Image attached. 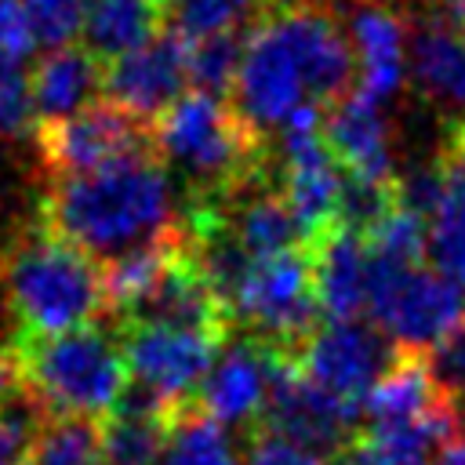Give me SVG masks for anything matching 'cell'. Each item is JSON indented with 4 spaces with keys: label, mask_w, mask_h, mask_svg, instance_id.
I'll return each mask as SVG.
<instances>
[{
    "label": "cell",
    "mask_w": 465,
    "mask_h": 465,
    "mask_svg": "<svg viewBox=\"0 0 465 465\" xmlns=\"http://www.w3.org/2000/svg\"><path fill=\"white\" fill-rule=\"evenodd\" d=\"M40 222L105 262L185 225L178 222L174 185L167 167L156 160V149L54 178L44 196Z\"/></svg>",
    "instance_id": "6da1fadb"
},
{
    "label": "cell",
    "mask_w": 465,
    "mask_h": 465,
    "mask_svg": "<svg viewBox=\"0 0 465 465\" xmlns=\"http://www.w3.org/2000/svg\"><path fill=\"white\" fill-rule=\"evenodd\" d=\"M0 272L18 338L62 334L105 309L102 269L44 222L18 232L11 247L0 251Z\"/></svg>",
    "instance_id": "7a4b0ae2"
},
{
    "label": "cell",
    "mask_w": 465,
    "mask_h": 465,
    "mask_svg": "<svg viewBox=\"0 0 465 465\" xmlns=\"http://www.w3.org/2000/svg\"><path fill=\"white\" fill-rule=\"evenodd\" d=\"M153 145L185 178L193 203H218L236 185L269 171L265 134L236 105L196 87L153 120Z\"/></svg>",
    "instance_id": "3957f363"
},
{
    "label": "cell",
    "mask_w": 465,
    "mask_h": 465,
    "mask_svg": "<svg viewBox=\"0 0 465 465\" xmlns=\"http://www.w3.org/2000/svg\"><path fill=\"white\" fill-rule=\"evenodd\" d=\"M15 352L22 389L54 418L113 414L131 385L124 345L91 323L47 338H15Z\"/></svg>",
    "instance_id": "277c9868"
},
{
    "label": "cell",
    "mask_w": 465,
    "mask_h": 465,
    "mask_svg": "<svg viewBox=\"0 0 465 465\" xmlns=\"http://www.w3.org/2000/svg\"><path fill=\"white\" fill-rule=\"evenodd\" d=\"M367 312L400 352L425 356L465 323V287L440 269L403 265L371 251Z\"/></svg>",
    "instance_id": "5b68a950"
},
{
    "label": "cell",
    "mask_w": 465,
    "mask_h": 465,
    "mask_svg": "<svg viewBox=\"0 0 465 465\" xmlns=\"http://www.w3.org/2000/svg\"><path fill=\"white\" fill-rule=\"evenodd\" d=\"M229 312L232 323L240 320L247 334L269 345L276 356H294L316 331V316L323 312L312 283L309 247L254 258L232 294Z\"/></svg>",
    "instance_id": "8992f818"
},
{
    "label": "cell",
    "mask_w": 465,
    "mask_h": 465,
    "mask_svg": "<svg viewBox=\"0 0 465 465\" xmlns=\"http://www.w3.org/2000/svg\"><path fill=\"white\" fill-rule=\"evenodd\" d=\"M232 94H236V109L262 134L272 127H287L302 109L320 105L309 91L305 65L272 7L258 18V25L247 36Z\"/></svg>",
    "instance_id": "52a82bcc"
},
{
    "label": "cell",
    "mask_w": 465,
    "mask_h": 465,
    "mask_svg": "<svg viewBox=\"0 0 465 465\" xmlns=\"http://www.w3.org/2000/svg\"><path fill=\"white\" fill-rule=\"evenodd\" d=\"M363 414L360 403H349L323 385H316L294 356H276L272 389L262 414V425L309 447L327 461H341L356 436V418Z\"/></svg>",
    "instance_id": "ba28073f"
},
{
    "label": "cell",
    "mask_w": 465,
    "mask_h": 465,
    "mask_svg": "<svg viewBox=\"0 0 465 465\" xmlns=\"http://www.w3.org/2000/svg\"><path fill=\"white\" fill-rule=\"evenodd\" d=\"M225 338L196 327L174 323H124V356L131 381L160 396L167 407L189 403L218 360V345Z\"/></svg>",
    "instance_id": "9c48e42d"
},
{
    "label": "cell",
    "mask_w": 465,
    "mask_h": 465,
    "mask_svg": "<svg viewBox=\"0 0 465 465\" xmlns=\"http://www.w3.org/2000/svg\"><path fill=\"white\" fill-rule=\"evenodd\" d=\"M145 149H156L153 127L113 102H94L69 120L36 127V153L51 178L84 174Z\"/></svg>",
    "instance_id": "30bf717a"
},
{
    "label": "cell",
    "mask_w": 465,
    "mask_h": 465,
    "mask_svg": "<svg viewBox=\"0 0 465 465\" xmlns=\"http://www.w3.org/2000/svg\"><path fill=\"white\" fill-rule=\"evenodd\" d=\"M396 356L400 349L389 341V334H381L378 323L367 320H327L294 352L298 367L316 385L360 407Z\"/></svg>",
    "instance_id": "8fae6325"
},
{
    "label": "cell",
    "mask_w": 465,
    "mask_h": 465,
    "mask_svg": "<svg viewBox=\"0 0 465 465\" xmlns=\"http://www.w3.org/2000/svg\"><path fill=\"white\" fill-rule=\"evenodd\" d=\"M189 47L174 25L156 33L149 44L105 62L102 76V98L127 109L138 120H160L193 84L189 76Z\"/></svg>",
    "instance_id": "7c38bea8"
},
{
    "label": "cell",
    "mask_w": 465,
    "mask_h": 465,
    "mask_svg": "<svg viewBox=\"0 0 465 465\" xmlns=\"http://www.w3.org/2000/svg\"><path fill=\"white\" fill-rule=\"evenodd\" d=\"M272 367H276V352L258 338L240 334L225 341V349L218 352L214 367L200 385V407L229 429L236 425L258 429L272 389Z\"/></svg>",
    "instance_id": "4fadbf2b"
},
{
    "label": "cell",
    "mask_w": 465,
    "mask_h": 465,
    "mask_svg": "<svg viewBox=\"0 0 465 465\" xmlns=\"http://www.w3.org/2000/svg\"><path fill=\"white\" fill-rule=\"evenodd\" d=\"M323 138L349 174L371 182L396 178V138L385 116V102L367 98L363 91L338 98L323 116Z\"/></svg>",
    "instance_id": "5bb4252c"
},
{
    "label": "cell",
    "mask_w": 465,
    "mask_h": 465,
    "mask_svg": "<svg viewBox=\"0 0 465 465\" xmlns=\"http://www.w3.org/2000/svg\"><path fill=\"white\" fill-rule=\"evenodd\" d=\"M349 44L356 54L360 87L367 98L389 102L407 76V22L381 0H356L349 15Z\"/></svg>",
    "instance_id": "9a60e30c"
},
{
    "label": "cell",
    "mask_w": 465,
    "mask_h": 465,
    "mask_svg": "<svg viewBox=\"0 0 465 465\" xmlns=\"http://www.w3.org/2000/svg\"><path fill=\"white\" fill-rule=\"evenodd\" d=\"M309 254H312V283L323 316L360 320V312L367 309V262H371L367 236L349 225H334L320 240H312Z\"/></svg>",
    "instance_id": "2e32d148"
},
{
    "label": "cell",
    "mask_w": 465,
    "mask_h": 465,
    "mask_svg": "<svg viewBox=\"0 0 465 465\" xmlns=\"http://www.w3.org/2000/svg\"><path fill=\"white\" fill-rule=\"evenodd\" d=\"M411 80L414 87L465 116V29L450 15H429L411 36Z\"/></svg>",
    "instance_id": "e0dca14e"
},
{
    "label": "cell",
    "mask_w": 465,
    "mask_h": 465,
    "mask_svg": "<svg viewBox=\"0 0 465 465\" xmlns=\"http://www.w3.org/2000/svg\"><path fill=\"white\" fill-rule=\"evenodd\" d=\"M102 76L105 69L87 47H76V44L51 47L29 73L36 120L58 124V120L84 113L102 94Z\"/></svg>",
    "instance_id": "ac0fdd59"
},
{
    "label": "cell",
    "mask_w": 465,
    "mask_h": 465,
    "mask_svg": "<svg viewBox=\"0 0 465 465\" xmlns=\"http://www.w3.org/2000/svg\"><path fill=\"white\" fill-rule=\"evenodd\" d=\"M167 15V0H91L80 36L98 62H113L163 33Z\"/></svg>",
    "instance_id": "d6986e66"
},
{
    "label": "cell",
    "mask_w": 465,
    "mask_h": 465,
    "mask_svg": "<svg viewBox=\"0 0 465 465\" xmlns=\"http://www.w3.org/2000/svg\"><path fill=\"white\" fill-rule=\"evenodd\" d=\"M443 403V392L425 363L421 352H400L392 367L374 381V389L363 400V418L371 429L378 425H407L425 418Z\"/></svg>",
    "instance_id": "ffe728a7"
},
{
    "label": "cell",
    "mask_w": 465,
    "mask_h": 465,
    "mask_svg": "<svg viewBox=\"0 0 465 465\" xmlns=\"http://www.w3.org/2000/svg\"><path fill=\"white\" fill-rule=\"evenodd\" d=\"M156 465H240V450L214 414L200 403H182L167 418V440Z\"/></svg>",
    "instance_id": "44dd1931"
},
{
    "label": "cell",
    "mask_w": 465,
    "mask_h": 465,
    "mask_svg": "<svg viewBox=\"0 0 465 465\" xmlns=\"http://www.w3.org/2000/svg\"><path fill=\"white\" fill-rule=\"evenodd\" d=\"M429 258L465 287V163L447 156V196L429 225Z\"/></svg>",
    "instance_id": "7402d4cb"
},
{
    "label": "cell",
    "mask_w": 465,
    "mask_h": 465,
    "mask_svg": "<svg viewBox=\"0 0 465 465\" xmlns=\"http://www.w3.org/2000/svg\"><path fill=\"white\" fill-rule=\"evenodd\" d=\"M33 465H105L102 454V425L94 418H54L47 414L36 429Z\"/></svg>",
    "instance_id": "603a6c76"
},
{
    "label": "cell",
    "mask_w": 465,
    "mask_h": 465,
    "mask_svg": "<svg viewBox=\"0 0 465 465\" xmlns=\"http://www.w3.org/2000/svg\"><path fill=\"white\" fill-rule=\"evenodd\" d=\"M276 0H171V25L185 40H203L218 33L251 29Z\"/></svg>",
    "instance_id": "cb8c5ba5"
},
{
    "label": "cell",
    "mask_w": 465,
    "mask_h": 465,
    "mask_svg": "<svg viewBox=\"0 0 465 465\" xmlns=\"http://www.w3.org/2000/svg\"><path fill=\"white\" fill-rule=\"evenodd\" d=\"M251 29H236V33H218V36L193 40V47H189V76H193V87L196 91L222 94V91H229L236 84V73H240V62H243V47H247Z\"/></svg>",
    "instance_id": "d4e9b609"
},
{
    "label": "cell",
    "mask_w": 465,
    "mask_h": 465,
    "mask_svg": "<svg viewBox=\"0 0 465 465\" xmlns=\"http://www.w3.org/2000/svg\"><path fill=\"white\" fill-rule=\"evenodd\" d=\"M367 247L381 258L403 262V265H421V258L429 254V229L425 218L403 207H392L371 232H367Z\"/></svg>",
    "instance_id": "484cf974"
},
{
    "label": "cell",
    "mask_w": 465,
    "mask_h": 465,
    "mask_svg": "<svg viewBox=\"0 0 465 465\" xmlns=\"http://www.w3.org/2000/svg\"><path fill=\"white\" fill-rule=\"evenodd\" d=\"M425 363L443 392V400L454 407L458 418V440L465 436V323L454 327L440 345L425 352Z\"/></svg>",
    "instance_id": "4316f807"
},
{
    "label": "cell",
    "mask_w": 465,
    "mask_h": 465,
    "mask_svg": "<svg viewBox=\"0 0 465 465\" xmlns=\"http://www.w3.org/2000/svg\"><path fill=\"white\" fill-rule=\"evenodd\" d=\"M22 11L36 33V44L51 51L73 44V36L84 29L91 0H22Z\"/></svg>",
    "instance_id": "83f0119b"
},
{
    "label": "cell",
    "mask_w": 465,
    "mask_h": 465,
    "mask_svg": "<svg viewBox=\"0 0 465 465\" xmlns=\"http://www.w3.org/2000/svg\"><path fill=\"white\" fill-rule=\"evenodd\" d=\"M392 196H396V207L432 218L447 196V163H418L407 174H396Z\"/></svg>",
    "instance_id": "f1b7e54d"
},
{
    "label": "cell",
    "mask_w": 465,
    "mask_h": 465,
    "mask_svg": "<svg viewBox=\"0 0 465 465\" xmlns=\"http://www.w3.org/2000/svg\"><path fill=\"white\" fill-rule=\"evenodd\" d=\"M36 120L33 84L15 62H0V138H18Z\"/></svg>",
    "instance_id": "f546056e"
},
{
    "label": "cell",
    "mask_w": 465,
    "mask_h": 465,
    "mask_svg": "<svg viewBox=\"0 0 465 465\" xmlns=\"http://www.w3.org/2000/svg\"><path fill=\"white\" fill-rule=\"evenodd\" d=\"M247 465H331L327 458L312 454L309 447L258 425L251 432V454H247Z\"/></svg>",
    "instance_id": "4dcf8cb0"
},
{
    "label": "cell",
    "mask_w": 465,
    "mask_h": 465,
    "mask_svg": "<svg viewBox=\"0 0 465 465\" xmlns=\"http://www.w3.org/2000/svg\"><path fill=\"white\" fill-rule=\"evenodd\" d=\"M36 47L40 44L22 11V0H0V62L22 65Z\"/></svg>",
    "instance_id": "1f68e13d"
},
{
    "label": "cell",
    "mask_w": 465,
    "mask_h": 465,
    "mask_svg": "<svg viewBox=\"0 0 465 465\" xmlns=\"http://www.w3.org/2000/svg\"><path fill=\"white\" fill-rule=\"evenodd\" d=\"M18 392H25L22 389V367H18V352H15V341L4 349L0 345V407L7 403V400H15Z\"/></svg>",
    "instance_id": "d6a6232c"
},
{
    "label": "cell",
    "mask_w": 465,
    "mask_h": 465,
    "mask_svg": "<svg viewBox=\"0 0 465 465\" xmlns=\"http://www.w3.org/2000/svg\"><path fill=\"white\" fill-rule=\"evenodd\" d=\"M447 156L465 163V116L454 120V127H450V134H447Z\"/></svg>",
    "instance_id": "836d02e7"
},
{
    "label": "cell",
    "mask_w": 465,
    "mask_h": 465,
    "mask_svg": "<svg viewBox=\"0 0 465 465\" xmlns=\"http://www.w3.org/2000/svg\"><path fill=\"white\" fill-rule=\"evenodd\" d=\"M443 465H465V436H461V440H454V443L447 447Z\"/></svg>",
    "instance_id": "e575fe53"
},
{
    "label": "cell",
    "mask_w": 465,
    "mask_h": 465,
    "mask_svg": "<svg viewBox=\"0 0 465 465\" xmlns=\"http://www.w3.org/2000/svg\"><path fill=\"white\" fill-rule=\"evenodd\" d=\"M447 15L465 29V0H447Z\"/></svg>",
    "instance_id": "d590c367"
},
{
    "label": "cell",
    "mask_w": 465,
    "mask_h": 465,
    "mask_svg": "<svg viewBox=\"0 0 465 465\" xmlns=\"http://www.w3.org/2000/svg\"><path fill=\"white\" fill-rule=\"evenodd\" d=\"M18 465H33V461H29V458H25V461H18Z\"/></svg>",
    "instance_id": "8d00e7d4"
},
{
    "label": "cell",
    "mask_w": 465,
    "mask_h": 465,
    "mask_svg": "<svg viewBox=\"0 0 465 465\" xmlns=\"http://www.w3.org/2000/svg\"><path fill=\"white\" fill-rule=\"evenodd\" d=\"M425 4H436V0H425Z\"/></svg>",
    "instance_id": "74e56055"
},
{
    "label": "cell",
    "mask_w": 465,
    "mask_h": 465,
    "mask_svg": "<svg viewBox=\"0 0 465 465\" xmlns=\"http://www.w3.org/2000/svg\"><path fill=\"white\" fill-rule=\"evenodd\" d=\"M167 4H171V0H167Z\"/></svg>",
    "instance_id": "f35d334b"
}]
</instances>
